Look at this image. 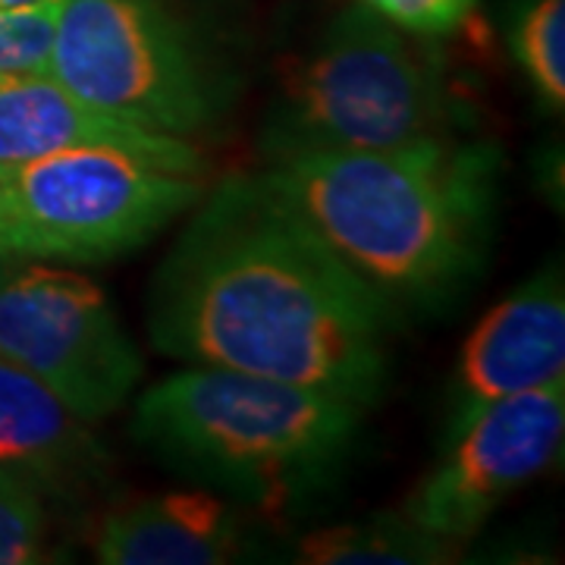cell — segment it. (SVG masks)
<instances>
[{"label":"cell","mask_w":565,"mask_h":565,"mask_svg":"<svg viewBox=\"0 0 565 565\" xmlns=\"http://www.w3.org/2000/svg\"><path fill=\"white\" fill-rule=\"evenodd\" d=\"M185 214L145 299L154 352L381 403L399 318L262 173L226 177Z\"/></svg>","instance_id":"cell-1"},{"label":"cell","mask_w":565,"mask_h":565,"mask_svg":"<svg viewBox=\"0 0 565 565\" xmlns=\"http://www.w3.org/2000/svg\"><path fill=\"white\" fill-rule=\"evenodd\" d=\"M505 151L449 132L390 151L289 154L262 180L399 318H430L481 280Z\"/></svg>","instance_id":"cell-2"},{"label":"cell","mask_w":565,"mask_h":565,"mask_svg":"<svg viewBox=\"0 0 565 565\" xmlns=\"http://www.w3.org/2000/svg\"><path fill=\"white\" fill-rule=\"evenodd\" d=\"M364 408L311 386L185 364L132 405V437L189 484L243 505L305 500L352 456Z\"/></svg>","instance_id":"cell-3"},{"label":"cell","mask_w":565,"mask_h":565,"mask_svg":"<svg viewBox=\"0 0 565 565\" xmlns=\"http://www.w3.org/2000/svg\"><path fill=\"white\" fill-rule=\"evenodd\" d=\"M51 76L117 120L199 145L236 110L233 35L195 0H61Z\"/></svg>","instance_id":"cell-4"},{"label":"cell","mask_w":565,"mask_h":565,"mask_svg":"<svg viewBox=\"0 0 565 565\" xmlns=\"http://www.w3.org/2000/svg\"><path fill=\"white\" fill-rule=\"evenodd\" d=\"M444 57L362 3L340 10L282 73L262 129L264 161L390 151L462 132Z\"/></svg>","instance_id":"cell-5"},{"label":"cell","mask_w":565,"mask_h":565,"mask_svg":"<svg viewBox=\"0 0 565 565\" xmlns=\"http://www.w3.org/2000/svg\"><path fill=\"white\" fill-rule=\"evenodd\" d=\"M202 177L120 148H70L0 167V258H122L202 199Z\"/></svg>","instance_id":"cell-6"},{"label":"cell","mask_w":565,"mask_h":565,"mask_svg":"<svg viewBox=\"0 0 565 565\" xmlns=\"http://www.w3.org/2000/svg\"><path fill=\"white\" fill-rule=\"evenodd\" d=\"M0 359L39 377L88 424L120 412L145 374L102 286L47 262L0 258Z\"/></svg>","instance_id":"cell-7"},{"label":"cell","mask_w":565,"mask_h":565,"mask_svg":"<svg viewBox=\"0 0 565 565\" xmlns=\"http://www.w3.org/2000/svg\"><path fill=\"white\" fill-rule=\"evenodd\" d=\"M563 437L565 377L509 396L444 440L403 512L424 531L465 544L509 497L559 459Z\"/></svg>","instance_id":"cell-8"},{"label":"cell","mask_w":565,"mask_h":565,"mask_svg":"<svg viewBox=\"0 0 565 565\" xmlns=\"http://www.w3.org/2000/svg\"><path fill=\"white\" fill-rule=\"evenodd\" d=\"M565 377V282L559 262L515 286L468 333L449 374L444 440L484 408Z\"/></svg>","instance_id":"cell-9"},{"label":"cell","mask_w":565,"mask_h":565,"mask_svg":"<svg viewBox=\"0 0 565 565\" xmlns=\"http://www.w3.org/2000/svg\"><path fill=\"white\" fill-rule=\"evenodd\" d=\"M0 471L66 509L110 487V456L92 424L7 359H0Z\"/></svg>","instance_id":"cell-10"},{"label":"cell","mask_w":565,"mask_h":565,"mask_svg":"<svg viewBox=\"0 0 565 565\" xmlns=\"http://www.w3.org/2000/svg\"><path fill=\"white\" fill-rule=\"evenodd\" d=\"M92 553L104 565L236 563L248 553V519L204 487L151 493L102 515Z\"/></svg>","instance_id":"cell-11"},{"label":"cell","mask_w":565,"mask_h":565,"mask_svg":"<svg viewBox=\"0 0 565 565\" xmlns=\"http://www.w3.org/2000/svg\"><path fill=\"white\" fill-rule=\"evenodd\" d=\"M70 148H120L185 170H202L199 145L117 120L82 102L51 73L0 76V167Z\"/></svg>","instance_id":"cell-12"},{"label":"cell","mask_w":565,"mask_h":565,"mask_svg":"<svg viewBox=\"0 0 565 565\" xmlns=\"http://www.w3.org/2000/svg\"><path fill=\"white\" fill-rule=\"evenodd\" d=\"M456 546L415 525L405 512H381L311 531L292 559L305 565H437L452 563Z\"/></svg>","instance_id":"cell-13"},{"label":"cell","mask_w":565,"mask_h":565,"mask_svg":"<svg viewBox=\"0 0 565 565\" xmlns=\"http://www.w3.org/2000/svg\"><path fill=\"white\" fill-rule=\"evenodd\" d=\"M509 54L546 114L565 107V0H519L509 13Z\"/></svg>","instance_id":"cell-14"},{"label":"cell","mask_w":565,"mask_h":565,"mask_svg":"<svg viewBox=\"0 0 565 565\" xmlns=\"http://www.w3.org/2000/svg\"><path fill=\"white\" fill-rule=\"evenodd\" d=\"M61 0L0 7V76L51 73Z\"/></svg>","instance_id":"cell-15"},{"label":"cell","mask_w":565,"mask_h":565,"mask_svg":"<svg viewBox=\"0 0 565 565\" xmlns=\"http://www.w3.org/2000/svg\"><path fill=\"white\" fill-rule=\"evenodd\" d=\"M47 500L17 475L0 471V565L47 563Z\"/></svg>","instance_id":"cell-16"},{"label":"cell","mask_w":565,"mask_h":565,"mask_svg":"<svg viewBox=\"0 0 565 565\" xmlns=\"http://www.w3.org/2000/svg\"><path fill=\"white\" fill-rule=\"evenodd\" d=\"M377 13L381 20L396 25L405 35L434 41L459 32L471 13L478 10V0H355Z\"/></svg>","instance_id":"cell-17"},{"label":"cell","mask_w":565,"mask_h":565,"mask_svg":"<svg viewBox=\"0 0 565 565\" xmlns=\"http://www.w3.org/2000/svg\"><path fill=\"white\" fill-rule=\"evenodd\" d=\"M25 3H39V0H0V7H25Z\"/></svg>","instance_id":"cell-18"}]
</instances>
